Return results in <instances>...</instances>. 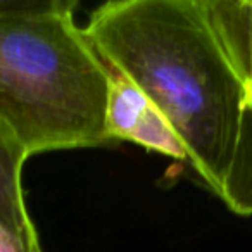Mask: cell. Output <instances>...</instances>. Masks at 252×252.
Listing matches in <instances>:
<instances>
[{
  "mask_svg": "<svg viewBox=\"0 0 252 252\" xmlns=\"http://www.w3.org/2000/svg\"><path fill=\"white\" fill-rule=\"evenodd\" d=\"M54 2L56 0H0V16L42 11L50 7Z\"/></svg>",
  "mask_w": 252,
  "mask_h": 252,
  "instance_id": "8",
  "label": "cell"
},
{
  "mask_svg": "<svg viewBox=\"0 0 252 252\" xmlns=\"http://www.w3.org/2000/svg\"><path fill=\"white\" fill-rule=\"evenodd\" d=\"M28 158L18 137L0 121V223L26 240L40 242L26 207L21 182L23 166Z\"/></svg>",
  "mask_w": 252,
  "mask_h": 252,
  "instance_id": "3",
  "label": "cell"
},
{
  "mask_svg": "<svg viewBox=\"0 0 252 252\" xmlns=\"http://www.w3.org/2000/svg\"><path fill=\"white\" fill-rule=\"evenodd\" d=\"M249 100H252V94H249Z\"/></svg>",
  "mask_w": 252,
  "mask_h": 252,
  "instance_id": "9",
  "label": "cell"
},
{
  "mask_svg": "<svg viewBox=\"0 0 252 252\" xmlns=\"http://www.w3.org/2000/svg\"><path fill=\"white\" fill-rule=\"evenodd\" d=\"M83 32L102 63L166 116L192 168L220 195L249 92L204 0H112Z\"/></svg>",
  "mask_w": 252,
  "mask_h": 252,
  "instance_id": "1",
  "label": "cell"
},
{
  "mask_svg": "<svg viewBox=\"0 0 252 252\" xmlns=\"http://www.w3.org/2000/svg\"><path fill=\"white\" fill-rule=\"evenodd\" d=\"M0 252H43L40 242H30L0 223Z\"/></svg>",
  "mask_w": 252,
  "mask_h": 252,
  "instance_id": "7",
  "label": "cell"
},
{
  "mask_svg": "<svg viewBox=\"0 0 252 252\" xmlns=\"http://www.w3.org/2000/svg\"><path fill=\"white\" fill-rule=\"evenodd\" d=\"M74 7L56 0L42 11L0 16V121L28 156L109 142V71Z\"/></svg>",
  "mask_w": 252,
  "mask_h": 252,
  "instance_id": "2",
  "label": "cell"
},
{
  "mask_svg": "<svg viewBox=\"0 0 252 252\" xmlns=\"http://www.w3.org/2000/svg\"><path fill=\"white\" fill-rule=\"evenodd\" d=\"M231 66L252 94V0H204Z\"/></svg>",
  "mask_w": 252,
  "mask_h": 252,
  "instance_id": "4",
  "label": "cell"
},
{
  "mask_svg": "<svg viewBox=\"0 0 252 252\" xmlns=\"http://www.w3.org/2000/svg\"><path fill=\"white\" fill-rule=\"evenodd\" d=\"M218 197L235 214L252 216V100L249 97L242 114L237 145Z\"/></svg>",
  "mask_w": 252,
  "mask_h": 252,
  "instance_id": "6",
  "label": "cell"
},
{
  "mask_svg": "<svg viewBox=\"0 0 252 252\" xmlns=\"http://www.w3.org/2000/svg\"><path fill=\"white\" fill-rule=\"evenodd\" d=\"M107 105H105V130L109 140H133L152 104L130 80L109 69Z\"/></svg>",
  "mask_w": 252,
  "mask_h": 252,
  "instance_id": "5",
  "label": "cell"
}]
</instances>
